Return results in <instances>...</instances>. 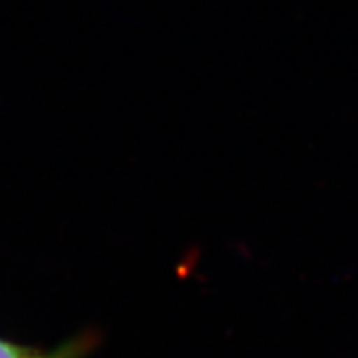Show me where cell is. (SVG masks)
<instances>
[{"label":"cell","instance_id":"obj_1","mask_svg":"<svg viewBox=\"0 0 358 358\" xmlns=\"http://www.w3.org/2000/svg\"><path fill=\"white\" fill-rule=\"evenodd\" d=\"M79 355L80 349L71 344L62 345L55 351H38L0 338V358H76Z\"/></svg>","mask_w":358,"mask_h":358}]
</instances>
